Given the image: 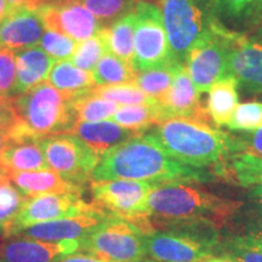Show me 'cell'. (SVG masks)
I'll use <instances>...</instances> for the list:
<instances>
[{
	"label": "cell",
	"instance_id": "obj_40",
	"mask_svg": "<svg viewBox=\"0 0 262 262\" xmlns=\"http://www.w3.org/2000/svg\"><path fill=\"white\" fill-rule=\"evenodd\" d=\"M18 120L12 97L0 95V126L10 129Z\"/></svg>",
	"mask_w": 262,
	"mask_h": 262
},
{
	"label": "cell",
	"instance_id": "obj_50",
	"mask_svg": "<svg viewBox=\"0 0 262 262\" xmlns=\"http://www.w3.org/2000/svg\"><path fill=\"white\" fill-rule=\"evenodd\" d=\"M40 4H63V3L81 2V0H38Z\"/></svg>",
	"mask_w": 262,
	"mask_h": 262
},
{
	"label": "cell",
	"instance_id": "obj_33",
	"mask_svg": "<svg viewBox=\"0 0 262 262\" xmlns=\"http://www.w3.org/2000/svg\"><path fill=\"white\" fill-rule=\"evenodd\" d=\"M228 129L253 133L262 127V102H244L238 104L227 125Z\"/></svg>",
	"mask_w": 262,
	"mask_h": 262
},
{
	"label": "cell",
	"instance_id": "obj_7",
	"mask_svg": "<svg viewBox=\"0 0 262 262\" xmlns=\"http://www.w3.org/2000/svg\"><path fill=\"white\" fill-rule=\"evenodd\" d=\"M155 183L134 180L90 181L91 204L104 214L131 222L143 233L153 229L148 215V194Z\"/></svg>",
	"mask_w": 262,
	"mask_h": 262
},
{
	"label": "cell",
	"instance_id": "obj_38",
	"mask_svg": "<svg viewBox=\"0 0 262 262\" xmlns=\"http://www.w3.org/2000/svg\"><path fill=\"white\" fill-rule=\"evenodd\" d=\"M15 51L8 48H0V95L15 96Z\"/></svg>",
	"mask_w": 262,
	"mask_h": 262
},
{
	"label": "cell",
	"instance_id": "obj_29",
	"mask_svg": "<svg viewBox=\"0 0 262 262\" xmlns=\"http://www.w3.org/2000/svg\"><path fill=\"white\" fill-rule=\"evenodd\" d=\"M178 63V60H172L160 67L137 72L134 83L148 97L155 98L157 101L162 100L171 86L173 73H175Z\"/></svg>",
	"mask_w": 262,
	"mask_h": 262
},
{
	"label": "cell",
	"instance_id": "obj_55",
	"mask_svg": "<svg viewBox=\"0 0 262 262\" xmlns=\"http://www.w3.org/2000/svg\"><path fill=\"white\" fill-rule=\"evenodd\" d=\"M209 2H210V0H209Z\"/></svg>",
	"mask_w": 262,
	"mask_h": 262
},
{
	"label": "cell",
	"instance_id": "obj_46",
	"mask_svg": "<svg viewBox=\"0 0 262 262\" xmlns=\"http://www.w3.org/2000/svg\"><path fill=\"white\" fill-rule=\"evenodd\" d=\"M10 143V137L8 134V129L0 126V156L4 152V149L9 146Z\"/></svg>",
	"mask_w": 262,
	"mask_h": 262
},
{
	"label": "cell",
	"instance_id": "obj_3",
	"mask_svg": "<svg viewBox=\"0 0 262 262\" xmlns=\"http://www.w3.org/2000/svg\"><path fill=\"white\" fill-rule=\"evenodd\" d=\"M147 133L172 159L194 169L222 164L233 153V137L199 120L170 118Z\"/></svg>",
	"mask_w": 262,
	"mask_h": 262
},
{
	"label": "cell",
	"instance_id": "obj_15",
	"mask_svg": "<svg viewBox=\"0 0 262 262\" xmlns=\"http://www.w3.org/2000/svg\"><path fill=\"white\" fill-rule=\"evenodd\" d=\"M164 120L170 118H185L208 123L210 119L206 108L201 104V93L193 84L187 67L179 62L173 73L171 86L162 100H159Z\"/></svg>",
	"mask_w": 262,
	"mask_h": 262
},
{
	"label": "cell",
	"instance_id": "obj_45",
	"mask_svg": "<svg viewBox=\"0 0 262 262\" xmlns=\"http://www.w3.org/2000/svg\"><path fill=\"white\" fill-rule=\"evenodd\" d=\"M250 17H253V22L256 25V27L258 28V32L260 34H262V0H258L255 5V8L251 12Z\"/></svg>",
	"mask_w": 262,
	"mask_h": 262
},
{
	"label": "cell",
	"instance_id": "obj_8",
	"mask_svg": "<svg viewBox=\"0 0 262 262\" xmlns=\"http://www.w3.org/2000/svg\"><path fill=\"white\" fill-rule=\"evenodd\" d=\"M238 35L217 22L214 29L189 50L185 64L201 94L228 75L229 52Z\"/></svg>",
	"mask_w": 262,
	"mask_h": 262
},
{
	"label": "cell",
	"instance_id": "obj_17",
	"mask_svg": "<svg viewBox=\"0 0 262 262\" xmlns=\"http://www.w3.org/2000/svg\"><path fill=\"white\" fill-rule=\"evenodd\" d=\"M228 74L251 94L262 93V41L239 34L228 57Z\"/></svg>",
	"mask_w": 262,
	"mask_h": 262
},
{
	"label": "cell",
	"instance_id": "obj_43",
	"mask_svg": "<svg viewBox=\"0 0 262 262\" xmlns=\"http://www.w3.org/2000/svg\"><path fill=\"white\" fill-rule=\"evenodd\" d=\"M231 244L238 245V247H242V248L262 251V231L250 232L249 234L233 238L232 239Z\"/></svg>",
	"mask_w": 262,
	"mask_h": 262
},
{
	"label": "cell",
	"instance_id": "obj_30",
	"mask_svg": "<svg viewBox=\"0 0 262 262\" xmlns=\"http://www.w3.org/2000/svg\"><path fill=\"white\" fill-rule=\"evenodd\" d=\"M93 94L106 100L113 101L119 106H133V104H149L157 100L150 98L140 89L134 81L112 85L95 86Z\"/></svg>",
	"mask_w": 262,
	"mask_h": 262
},
{
	"label": "cell",
	"instance_id": "obj_1",
	"mask_svg": "<svg viewBox=\"0 0 262 262\" xmlns=\"http://www.w3.org/2000/svg\"><path fill=\"white\" fill-rule=\"evenodd\" d=\"M209 173L176 162L149 135L142 133L110 149L97 163L91 181L134 180L150 183L205 181Z\"/></svg>",
	"mask_w": 262,
	"mask_h": 262
},
{
	"label": "cell",
	"instance_id": "obj_31",
	"mask_svg": "<svg viewBox=\"0 0 262 262\" xmlns=\"http://www.w3.org/2000/svg\"><path fill=\"white\" fill-rule=\"evenodd\" d=\"M101 31L94 37L78 42L73 56L71 57V62L75 67L86 72H93L98 61L108 52L106 41Z\"/></svg>",
	"mask_w": 262,
	"mask_h": 262
},
{
	"label": "cell",
	"instance_id": "obj_53",
	"mask_svg": "<svg viewBox=\"0 0 262 262\" xmlns=\"http://www.w3.org/2000/svg\"><path fill=\"white\" fill-rule=\"evenodd\" d=\"M139 2H146V3H152V4L158 5L159 0H139Z\"/></svg>",
	"mask_w": 262,
	"mask_h": 262
},
{
	"label": "cell",
	"instance_id": "obj_9",
	"mask_svg": "<svg viewBox=\"0 0 262 262\" xmlns=\"http://www.w3.org/2000/svg\"><path fill=\"white\" fill-rule=\"evenodd\" d=\"M81 250L101 254L113 262H145V233L131 222L108 215L81 239Z\"/></svg>",
	"mask_w": 262,
	"mask_h": 262
},
{
	"label": "cell",
	"instance_id": "obj_52",
	"mask_svg": "<svg viewBox=\"0 0 262 262\" xmlns=\"http://www.w3.org/2000/svg\"><path fill=\"white\" fill-rule=\"evenodd\" d=\"M4 238H5L4 227H2V226H0V239H4Z\"/></svg>",
	"mask_w": 262,
	"mask_h": 262
},
{
	"label": "cell",
	"instance_id": "obj_18",
	"mask_svg": "<svg viewBox=\"0 0 262 262\" xmlns=\"http://www.w3.org/2000/svg\"><path fill=\"white\" fill-rule=\"evenodd\" d=\"M107 214L95 208L74 217L58 219L42 224L33 225L19 231L14 238L38 239L44 242H61L68 239H83L96 226L107 217Z\"/></svg>",
	"mask_w": 262,
	"mask_h": 262
},
{
	"label": "cell",
	"instance_id": "obj_22",
	"mask_svg": "<svg viewBox=\"0 0 262 262\" xmlns=\"http://www.w3.org/2000/svg\"><path fill=\"white\" fill-rule=\"evenodd\" d=\"M238 80L228 74L208 91L206 112L216 126L227 125L232 114L238 106Z\"/></svg>",
	"mask_w": 262,
	"mask_h": 262
},
{
	"label": "cell",
	"instance_id": "obj_44",
	"mask_svg": "<svg viewBox=\"0 0 262 262\" xmlns=\"http://www.w3.org/2000/svg\"><path fill=\"white\" fill-rule=\"evenodd\" d=\"M249 198H250V204L253 206V212L258 224L257 231H262V187L261 186H255L251 187L249 192Z\"/></svg>",
	"mask_w": 262,
	"mask_h": 262
},
{
	"label": "cell",
	"instance_id": "obj_28",
	"mask_svg": "<svg viewBox=\"0 0 262 262\" xmlns=\"http://www.w3.org/2000/svg\"><path fill=\"white\" fill-rule=\"evenodd\" d=\"M119 104L93 94V90L77 95L73 100V110L77 123L101 122L111 119L119 110Z\"/></svg>",
	"mask_w": 262,
	"mask_h": 262
},
{
	"label": "cell",
	"instance_id": "obj_47",
	"mask_svg": "<svg viewBox=\"0 0 262 262\" xmlns=\"http://www.w3.org/2000/svg\"><path fill=\"white\" fill-rule=\"evenodd\" d=\"M202 262H238V261L232 256H229V255H226V256H210L205 258V260Z\"/></svg>",
	"mask_w": 262,
	"mask_h": 262
},
{
	"label": "cell",
	"instance_id": "obj_51",
	"mask_svg": "<svg viewBox=\"0 0 262 262\" xmlns=\"http://www.w3.org/2000/svg\"><path fill=\"white\" fill-rule=\"evenodd\" d=\"M26 2H27V0H8L10 8H14V6L21 5V4H24V3H26Z\"/></svg>",
	"mask_w": 262,
	"mask_h": 262
},
{
	"label": "cell",
	"instance_id": "obj_2",
	"mask_svg": "<svg viewBox=\"0 0 262 262\" xmlns=\"http://www.w3.org/2000/svg\"><path fill=\"white\" fill-rule=\"evenodd\" d=\"M192 182H163L153 185L148 194V215L156 222L168 226L209 225L216 227L232 217L241 203L221 198Z\"/></svg>",
	"mask_w": 262,
	"mask_h": 262
},
{
	"label": "cell",
	"instance_id": "obj_10",
	"mask_svg": "<svg viewBox=\"0 0 262 262\" xmlns=\"http://www.w3.org/2000/svg\"><path fill=\"white\" fill-rule=\"evenodd\" d=\"M39 146L49 168L74 185L91 181L100 157L83 140L73 134H57L44 137Z\"/></svg>",
	"mask_w": 262,
	"mask_h": 262
},
{
	"label": "cell",
	"instance_id": "obj_13",
	"mask_svg": "<svg viewBox=\"0 0 262 262\" xmlns=\"http://www.w3.org/2000/svg\"><path fill=\"white\" fill-rule=\"evenodd\" d=\"M37 11L47 31L61 33L78 42L94 37L103 28L96 16L80 2L40 4Z\"/></svg>",
	"mask_w": 262,
	"mask_h": 262
},
{
	"label": "cell",
	"instance_id": "obj_41",
	"mask_svg": "<svg viewBox=\"0 0 262 262\" xmlns=\"http://www.w3.org/2000/svg\"><path fill=\"white\" fill-rule=\"evenodd\" d=\"M228 255L235 258L238 262H262V251L242 248L234 244L229 245Z\"/></svg>",
	"mask_w": 262,
	"mask_h": 262
},
{
	"label": "cell",
	"instance_id": "obj_39",
	"mask_svg": "<svg viewBox=\"0 0 262 262\" xmlns=\"http://www.w3.org/2000/svg\"><path fill=\"white\" fill-rule=\"evenodd\" d=\"M233 153L262 158V127L242 137H233Z\"/></svg>",
	"mask_w": 262,
	"mask_h": 262
},
{
	"label": "cell",
	"instance_id": "obj_34",
	"mask_svg": "<svg viewBox=\"0 0 262 262\" xmlns=\"http://www.w3.org/2000/svg\"><path fill=\"white\" fill-rule=\"evenodd\" d=\"M81 4L96 16L98 21H114L133 11L139 0H81Z\"/></svg>",
	"mask_w": 262,
	"mask_h": 262
},
{
	"label": "cell",
	"instance_id": "obj_16",
	"mask_svg": "<svg viewBox=\"0 0 262 262\" xmlns=\"http://www.w3.org/2000/svg\"><path fill=\"white\" fill-rule=\"evenodd\" d=\"M81 250V239L44 242L17 238L0 244V262H55Z\"/></svg>",
	"mask_w": 262,
	"mask_h": 262
},
{
	"label": "cell",
	"instance_id": "obj_35",
	"mask_svg": "<svg viewBox=\"0 0 262 262\" xmlns=\"http://www.w3.org/2000/svg\"><path fill=\"white\" fill-rule=\"evenodd\" d=\"M78 41L61 33L44 31L39 47L56 61H67L73 56Z\"/></svg>",
	"mask_w": 262,
	"mask_h": 262
},
{
	"label": "cell",
	"instance_id": "obj_42",
	"mask_svg": "<svg viewBox=\"0 0 262 262\" xmlns=\"http://www.w3.org/2000/svg\"><path fill=\"white\" fill-rule=\"evenodd\" d=\"M55 262H113L103 255L89 250H79L77 253L58 258Z\"/></svg>",
	"mask_w": 262,
	"mask_h": 262
},
{
	"label": "cell",
	"instance_id": "obj_26",
	"mask_svg": "<svg viewBox=\"0 0 262 262\" xmlns=\"http://www.w3.org/2000/svg\"><path fill=\"white\" fill-rule=\"evenodd\" d=\"M110 120L119 124L125 129L142 134L150 126L158 125L164 122L163 111L159 101L149 104H133L120 106Z\"/></svg>",
	"mask_w": 262,
	"mask_h": 262
},
{
	"label": "cell",
	"instance_id": "obj_19",
	"mask_svg": "<svg viewBox=\"0 0 262 262\" xmlns=\"http://www.w3.org/2000/svg\"><path fill=\"white\" fill-rule=\"evenodd\" d=\"M16 79L15 96L27 93L38 84L47 81L56 60L49 56L40 47L15 51Z\"/></svg>",
	"mask_w": 262,
	"mask_h": 262
},
{
	"label": "cell",
	"instance_id": "obj_21",
	"mask_svg": "<svg viewBox=\"0 0 262 262\" xmlns=\"http://www.w3.org/2000/svg\"><path fill=\"white\" fill-rule=\"evenodd\" d=\"M10 180L27 198L50 193H84L83 186L74 185L54 170L9 173Z\"/></svg>",
	"mask_w": 262,
	"mask_h": 262
},
{
	"label": "cell",
	"instance_id": "obj_5",
	"mask_svg": "<svg viewBox=\"0 0 262 262\" xmlns=\"http://www.w3.org/2000/svg\"><path fill=\"white\" fill-rule=\"evenodd\" d=\"M171 56L185 63L193 45L214 29L219 19L209 0H159Z\"/></svg>",
	"mask_w": 262,
	"mask_h": 262
},
{
	"label": "cell",
	"instance_id": "obj_32",
	"mask_svg": "<svg viewBox=\"0 0 262 262\" xmlns=\"http://www.w3.org/2000/svg\"><path fill=\"white\" fill-rule=\"evenodd\" d=\"M229 173L239 185L245 187H262V158L247 155H235Z\"/></svg>",
	"mask_w": 262,
	"mask_h": 262
},
{
	"label": "cell",
	"instance_id": "obj_36",
	"mask_svg": "<svg viewBox=\"0 0 262 262\" xmlns=\"http://www.w3.org/2000/svg\"><path fill=\"white\" fill-rule=\"evenodd\" d=\"M26 199L27 196L22 194L15 185H11V182L0 187V226L2 227L5 228V226L15 217Z\"/></svg>",
	"mask_w": 262,
	"mask_h": 262
},
{
	"label": "cell",
	"instance_id": "obj_27",
	"mask_svg": "<svg viewBox=\"0 0 262 262\" xmlns=\"http://www.w3.org/2000/svg\"><path fill=\"white\" fill-rule=\"evenodd\" d=\"M91 73L96 86H101L134 81L137 71L134 64L122 60L112 52H106Z\"/></svg>",
	"mask_w": 262,
	"mask_h": 262
},
{
	"label": "cell",
	"instance_id": "obj_48",
	"mask_svg": "<svg viewBox=\"0 0 262 262\" xmlns=\"http://www.w3.org/2000/svg\"><path fill=\"white\" fill-rule=\"evenodd\" d=\"M9 3L8 0H0V24L3 22V19L6 17V15L9 14Z\"/></svg>",
	"mask_w": 262,
	"mask_h": 262
},
{
	"label": "cell",
	"instance_id": "obj_37",
	"mask_svg": "<svg viewBox=\"0 0 262 262\" xmlns=\"http://www.w3.org/2000/svg\"><path fill=\"white\" fill-rule=\"evenodd\" d=\"M258 0H210L215 14L231 21H239L250 17Z\"/></svg>",
	"mask_w": 262,
	"mask_h": 262
},
{
	"label": "cell",
	"instance_id": "obj_12",
	"mask_svg": "<svg viewBox=\"0 0 262 262\" xmlns=\"http://www.w3.org/2000/svg\"><path fill=\"white\" fill-rule=\"evenodd\" d=\"M83 193H50L27 198L15 217L5 226V238H14L22 229L58 219L74 217L94 210Z\"/></svg>",
	"mask_w": 262,
	"mask_h": 262
},
{
	"label": "cell",
	"instance_id": "obj_4",
	"mask_svg": "<svg viewBox=\"0 0 262 262\" xmlns=\"http://www.w3.org/2000/svg\"><path fill=\"white\" fill-rule=\"evenodd\" d=\"M77 95L57 90L42 81L27 93L12 97L18 119L39 140L50 135L70 133L75 124L73 100Z\"/></svg>",
	"mask_w": 262,
	"mask_h": 262
},
{
	"label": "cell",
	"instance_id": "obj_49",
	"mask_svg": "<svg viewBox=\"0 0 262 262\" xmlns=\"http://www.w3.org/2000/svg\"><path fill=\"white\" fill-rule=\"evenodd\" d=\"M10 182H11V180H10L9 173L5 172L4 170L0 168V187L8 185V183H10Z\"/></svg>",
	"mask_w": 262,
	"mask_h": 262
},
{
	"label": "cell",
	"instance_id": "obj_25",
	"mask_svg": "<svg viewBox=\"0 0 262 262\" xmlns=\"http://www.w3.org/2000/svg\"><path fill=\"white\" fill-rule=\"evenodd\" d=\"M48 81L57 90L72 95H81L96 86L93 73L79 70L71 61H57L49 74Z\"/></svg>",
	"mask_w": 262,
	"mask_h": 262
},
{
	"label": "cell",
	"instance_id": "obj_54",
	"mask_svg": "<svg viewBox=\"0 0 262 262\" xmlns=\"http://www.w3.org/2000/svg\"><path fill=\"white\" fill-rule=\"evenodd\" d=\"M145 262H152V261H148V260H145Z\"/></svg>",
	"mask_w": 262,
	"mask_h": 262
},
{
	"label": "cell",
	"instance_id": "obj_14",
	"mask_svg": "<svg viewBox=\"0 0 262 262\" xmlns=\"http://www.w3.org/2000/svg\"><path fill=\"white\" fill-rule=\"evenodd\" d=\"M39 5L38 0H27L10 8L9 14L0 24V48L17 51L39 47L45 29L37 11Z\"/></svg>",
	"mask_w": 262,
	"mask_h": 262
},
{
	"label": "cell",
	"instance_id": "obj_24",
	"mask_svg": "<svg viewBox=\"0 0 262 262\" xmlns=\"http://www.w3.org/2000/svg\"><path fill=\"white\" fill-rule=\"evenodd\" d=\"M102 34L108 52L134 64V32L135 11H130L114 19L110 26H103Z\"/></svg>",
	"mask_w": 262,
	"mask_h": 262
},
{
	"label": "cell",
	"instance_id": "obj_20",
	"mask_svg": "<svg viewBox=\"0 0 262 262\" xmlns=\"http://www.w3.org/2000/svg\"><path fill=\"white\" fill-rule=\"evenodd\" d=\"M68 134H73L83 140L100 159L110 149L139 135L136 131L125 129L112 120L77 123Z\"/></svg>",
	"mask_w": 262,
	"mask_h": 262
},
{
	"label": "cell",
	"instance_id": "obj_11",
	"mask_svg": "<svg viewBox=\"0 0 262 262\" xmlns=\"http://www.w3.org/2000/svg\"><path fill=\"white\" fill-rule=\"evenodd\" d=\"M134 11V67L136 71L152 70L175 60L170 51L159 6L152 3L139 2Z\"/></svg>",
	"mask_w": 262,
	"mask_h": 262
},
{
	"label": "cell",
	"instance_id": "obj_6",
	"mask_svg": "<svg viewBox=\"0 0 262 262\" xmlns=\"http://www.w3.org/2000/svg\"><path fill=\"white\" fill-rule=\"evenodd\" d=\"M208 225L179 226L171 231L145 234L146 260L152 262H202L214 256L216 237Z\"/></svg>",
	"mask_w": 262,
	"mask_h": 262
},
{
	"label": "cell",
	"instance_id": "obj_23",
	"mask_svg": "<svg viewBox=\"0 0 262 262\" xmlns=\"http://www.w3.org/2000/svg\"><path fill=\"white\" fill-rule=\"evenodd\" d=\"M0 168L8 173L50 169L35 141L9 143L0 156Z\"/></svg>",
	"mask_w": 262,
	"mask_h": 262
}]
</instances>
